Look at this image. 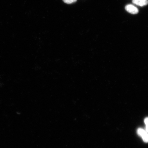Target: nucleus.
I'll return each mask as SVG.
<instances>
[{
	"label": "nucleus",
	"mask_w": 148,
	"mask_h": 148,
	"mask_svg": "<svg viewBox=\"0 0 148 148\" xmlns=\"http://www.w3.org/2000/svg\"><path fill=\"white\" fill-rule=\"evenodd\" d=\"M64 2L67 4H71V3H75L77 1V0H63Z\"/></svg>",
	"instance_id": "4"
},
{
	"label": "nucleus",
	"mask_w": 148,
	"mask_h": 148,
	"mask_svg": "<svg viewBox=\"0 0 148 148\" xmlns=\"http://www.w3.org/2000/svg\"><path fill=\"white\" fill-rule=\"evenodd\" d=\"M137 133L138 135L141 137L144 142L148 143V133L145 130L139 128Z\"/></svg>",
	"instance_id": "1"
},
{
	"label": "nucleus",
	"mask_w": 148,
	"mask_h": 148,
	"mask_svg": "<svg viewBox=\"0 0 148 148\" xmlns=\"http://www.w3.org/2000/svg\"><path fill=\"white\" fill-rule=\"evenodd\" d=\"M125 9L127 12L131 14H136L138 12V9L134 5L131 4L126 5Z\"/></svg>",
	"instance_id": "2"
},
{
	"label": "nucleus",
	"mask_w": 148,
	"mask_h": 148,
	"mask_svg": "<svg viewBox=\"0 0 148 148\" xmlns=\"http://www.w3.org/2000/svg\"><path fill=\"white\" fill-rule=\"evenodd\" d=\"M134 4L141 7L145 6L148 4V0H133Z\"/></svg>",
	"instance_id": "3"
},
{
	"label": "nucleus",
	"mask_w": 148,
	"mask_h": 148,
	"mask_svg": "<svg viewBox=\"0 0 148 148\" xmlns=\"http://www.w3.org/2000/svg\"><path fill=\"white\" fill-rule=\"evenodd\" d=\"M144 123L146 125L145 130L148 133V117L146 118L144 120Z\"/></svg>",
	"instance_id": "5"
}]
</instances>
